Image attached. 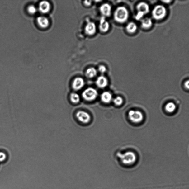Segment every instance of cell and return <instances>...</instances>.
Instances as JSON below:
<instances>
[{
    "label": "cell",
    "instance_id": "cell-23",
    "mask_svg": "<svg viewBox=\"0 0 189 189\" xmlns=\"http://www.w3.org/2000/svg\"><path fill=\"white\" fill-rule=\"evenodd\" d=\"M98 70L101 73H104L106 71L107 69L105 65H100L98 67Z\"/></svg>",
    "mask_w": 189,
    "mask_h": 189
},
{
    "label": "cell",
    "instance_id": "cell-14",
    "mask_svg": "<svg viewBox=\"0 0 189 189\" xmlns=\"http://www.w3.org/2000/svg\"><path fill=\"white\" fill-rule=\"evenodd\" d=\"M37 21L38 24L42 28H46L49 25V21L47 17L41 16L37 17Z\"/></svg>",
    "mask_w": 189,
    "mask_h": 189
},
{
    "label": "cell",
    "instance_id": "cell-1",
    "mask_svg": "<svg viewBox=\"0 0 189 189\" xmlns=\"http://www.w3.org/2000/svg\"><path fill=\"white\" fill-rule=\"evenodd\" d=\"M113 17L117 22L120 23L126 22L129 17L128 10L124 7H118L115 10Z\"/></svg>",
    "mask_w": 189,
    "mask_h": 189
},
{
    "label": "cell",
    "instance_id": "cell-6",
    "mask_svg": "<svg viewBox=\"0 0 189 189\" xmlns=\"http://www.w3.org/2000/svg\"><path fill=\"white\" fill-rule=\"evenodd\" d=\"M128 117L131 122L134 123H140L143 119V113L138 111H129L128 113Z\"/></svg>",
    "mask_w": 189,
    "mask_h": 189
},
{
    "label": "cell",
    "instance_id": "cell-8",
    "mask_svg": "<svg viewBox=\"0 0 189 189\" xmlns=\"http://www.w3.org/2000/svg\"><path fill=\"white\" fill-rule=\"evenodd\" d=\"M84 85V79L81 77H77L73 80L72 87L73 90L77 91L82 89Z\"/></svg>",
    "mask_w": 189,
    "mask_h": 189
},
{
    "label": "cell",
    "instance_id": "cell-17",
    "mask_svg": "<svg viewBox=\"0 0 189 189\" xmlns=\"http://www.w3.org/2000/svg\"><path fill=\"white\" fill-rule=\"evenodd\" d=\"M138 29L136 24L130 22L126 26V31L129 33L132 34L136 32Z\"/></svg>",
    "mask_w": 189,
    "mask_h": 189
},
{
    "label": "cell",
    "instance_id": "cell-19",
    "mask_svg": "<svg viewBox=\"0 0 189 189\" xmlns=\"http://www.w3.org/2000/svg\"><path fill=\"white\" fill-rule=\"evenodd\" d=\"M176 106L174 103L169 102L165 106V109L167 112L169 113H172L176 110Z\"/></svg>",
    "mask_w": 189,
    "mask_h": 189
},
{
    "label": "cell",
    "instance_id": "cell-26",
    "mask_svg": "<svg viewBox=\"0 0 189 189\" xmlns=\"http://www.w3.org/2000/svg\"><path fill=\"white\" fill-rule=\"evenodd\" d=\"M185 87L189 90V80L187 81L184 83Z\"/></svg>",
    "mask_w": 189,
    "mask_h": 189
},
{
    "label": "cell",
    "instance_id": "cell-2",
    "mask_svg": "<svg viewBox=\"0 0 189 189\" xmlns=\"http://www.w3.org/2000/svg\"><path fill=\"white\" fill-rule=\"evenodd\" d=\"M136 9L138 12L135 16V19L137 20H140L144 16L148 14L150 11L149 5L144 2H141L137 5Z\"/></svg>",
    "mask_w": 189,
    "mask_h": 189
},
{
    "label": "cell",
    "instance_id": "cell-4",
    "mask_svg": "<svg viewBox=\"0 0 189 189\" xmlns=\"http://www.w3.org/2000/svg\"><path fill=\"white\" fill-rule=\"evenodd\" d=\"M117 156L125 164L131 163L134 162L136 159V155L132 152H127L123 154L118 153Z\"/></svg>",
    "mask_w": 189,
    "mask_h": 189
},
{
    "label": "cell",
    "instance_id": "cell-24",
    "mask_svg": "<svg viewBox=\"0 0 189 189\" xmlns=\"http://www.w3.org/2000/svg\"><path fill=\"white\" fill-rule=\"evenodd\" d=\"M7 155L3 152H0V162H3L7 158Z\"/></svg>",
    "mask_w": 189,
    "mask_h": 189
},
{
    "label": "cell",
    "instance_id": "cell-11",
    "mask_svg": "<svg viewBox=\"0 0 189 189\" xmlns=\"http://www.w3.org/2000/svg\"><path fill=\"white\" fill-rule=\"evenodd\" d=\"M110 25L107 21L105 17H101L99 21V29L103 33H106L109 31Z\"/></svg>",
    "mask_w": 189,
    "mask_h": 189
},
{
    "label": "cell",
    "instance_id": "cell-21",
    "mask_svg": "<svg viewBox=\"0 0 189 189\" xmlns=\"http://www.w3.org/2000/svg\"><path fill=\"white\" fill-rule=\"evenodd\" d=\"M27 11L31 14H35L36 13L37 9L34 5H31L28 7Z\"/></svg>",
    "mask_w": 189,
    "mask_h": 189
},
{
    "label": "cell",
    "instance_id": "cell-5",
    "mask_svg": "<svg viewBox=\"0 0 189 189\" xmlns=\"http://www.w3.org/2000/svg\"><path fill=\"white\" fill-rule=\"evenodd\" d=\"M98 93L97 91L92 87H88L85 89L82 93L83 99L87 101H91L96 99Z\"/></svg>",
    "mask_w": 189,
    "mask_h": 189
},
{
    "label": "cell",
    "instance_id": "cell-7",
    "mask_svg": "<svg viewBox=\"0 0 189 189\" xmlns=\"http://www.w3.org/2000/svg\"><path fill=\"white\" fill-rule=\"evenodd\" d=\"M76 117L79 122L83 123H87L90 122L91 116L88 113L85 111H80L76 114Z\"/></svg>",
    "mask_w": 189,
    "mask_h": 189
},
{
    "label": "cell",
    "instance_id": "cell-16",
    "mask_svg": "<svg viewBox=\"0 0 189 189\" xmlns=\"http://www.w3.org/2000/svg\"><path fill=\"white\" fill-rule=\"evenodd\" d=\"M152 19L149 18H145L141 21V26L144 29L150 28L152 25Z\"/></svg>",
    "mask_w": 189,
    "mask_h": 189
},
{
    "label": "cell",
    "instance_id": "cell-10",
    "mask_svg": "<svg viewBox=\"0 0 189 189\" xmlns=\"http://www.w3.org/2000/svg\"><path fill=\"white\" fill-rule=\"evenodd\" d=\"M96 26L93 22H89L87 23L85 28V33L89 35H92L96 32Z\"/></svg>",
    "mask_w": 189,
    "mask_h": 189
},
{
    "label": "cell",
    "instance_id": "cell-18",
    "mask_svg": "<svg viewBox=\"0 0 189 189\" xmlns=\"http://www.w3.org/2000/svg\"><path fill=\"white\" fill-rule=\"evenodd\" d=\"M97 73V69L94 67H91L87 69L85 75L89 78H93L96 76Z\"/></svg>",
    "mask_w": 189,
    "mask_h": 189
},
{
    "label": "cell",
    "instance_id": "cell-15",
    "mask_svg": "<svg viewBox=\"0 0 189 189\" xmlns=\"http://www.w3.org/2000/svg\"><path fill=\"white\" fill-rule=\"evenodd\" d=\"M101 98L103 102L107 103H110L112 100V97L110 92L106 91L102 93Z\"/></svg>",
    "mask_w": 189,
    "mask_h": 189
},
{
    "label": "cell",
    "instance_id": "cell-22",
    "mask_svg": "<svg viewBox=\"0 0 189 189\" xmlns=\"http://www.w3.org/2000/svg\"><path fill=\"white\" fill-rule=\"evenodd\" d=\"M113 102L117 106H120L122 104L123 99L122 97H117L113 100Z\"/></svg>",
    "mask_w": 189,
    "mask_h": 189
},
{
    "label": "cell",
    "instance_id": "cell-20",
    "mask_svg": "<svg viewBox=\"0 0 189 189\" xmlns=\"http://www.w3.org/2000/svg\"><path fill=\"white\" fill-rule=\"evenodd\" d=\"M70 100L72 102L76 104L80 101V97L78 94L76 93H72L70 95Z\"/></svg>",
    "mask_w": 189,
    "mask_h": 189
},
{
    "label": "cell",
    "instance_id": "cell-3",
    "mask_svg": "<svg viewBox=\"0 0 189 189\" xmlns=\"http://www.w3.org/2000/svg\"><path fill=\"white\" fill-rule=\"evenodd\" d=\"M167 14V10L163 6L158 5L155 7L152 12V17L157 20L163 19Z\"/></svg>",
    "mask_w": 189,
    "mask_h": 189
},
{
    "label": "cell",
    "instance_id": "cell-25",
    "mask_svg": "<svg viewBox=\"0 0 189 189\" xmlns=\"http://www.w3.org/2000/svg\"><path fill=\"white\" fill-rule=\"evenodd\" d=\"M83 4L86 7H89L92 4V1H85L83 2Z\"/></svg>",
    "mask_w": 189,
    "mask_h": 189
},
{
    "label": "cell",
    "instance_id": "cell-9",
    "mask_svg": "<svg viewBox=\"0 0 189 189\" xmlns=\"http://www.w3.org/2000/svg\"><path fill=\"white\" fill-rule=\"evenodd\" d=\"M100 12L104 17H110L112 12V7L108 3H104L99 8Z\"/></svg>",
    "mask_w": 189,
    "mask_h": 189
},
{
    "label": "cell",
    "instance_id": "cell-12",
    "mask_svg": "<svg viewBox=\"0 0 189 189\" xmlns=\"http://www.w3.org/2000/svg\"><path fill=\"white\" fill-rule=\"evenodd\" d=\"M50 8V3L47 1H42L39 3V9L41 13L45 14L48 12Z\"/></svg>",
    "mask_w": 189,
    "mask_h": 189
},
{
    "label": "cell",
    "instance_id": "cell-13",
    "mask_svg": "<svg viewBox=\"0 0 189 189\" xmlns=\"http://www.w3.org/2000/svg\"><path fill=\"white\" fill-rule=\"evenodd\" d=\"M96 83L97 86L99 88H103L106 87L108 85V80L106 77L100 76L97 78Z\"/></svg>",
    "mask_w": 189,
    "mask_h": 189
}]
</instances>
